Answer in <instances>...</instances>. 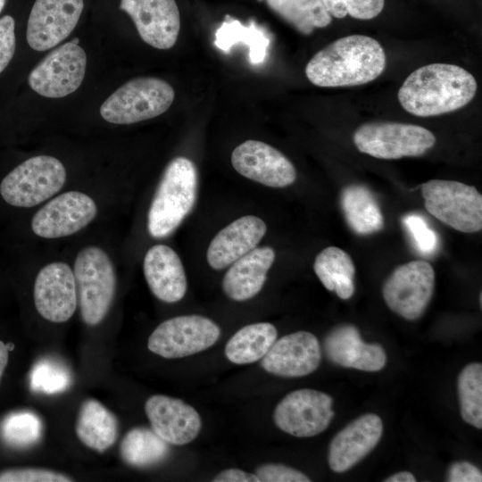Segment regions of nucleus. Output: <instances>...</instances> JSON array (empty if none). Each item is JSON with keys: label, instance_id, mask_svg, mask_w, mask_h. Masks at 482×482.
Masks as SVG:
<instances>
[{"label": "nucleus", "instance_id": "obj_27", "mask_svg": "<svg viewBox=\"0 0 482 482\" xmlns=\"http://www.w3.org/2000/svg\"><path fill=\"white\" fill-rule=\"evenodd\" d=\"M313 270L322 285L343 300L354 293L355 266L350 255L337 246L323 249L315 258Z\"/></svg>", "mask_w": 482, "mask_h": 482}, {"label": "nucleus", "instance_id": "obj_40", "mask_svg": "<svg viewBox=\"0 0 482 482\" xmlns=\"http://www.w3.org/2000/svg\"><path fill=\"white\" fill-rule=\"evenodd\" d=\"M447 481L450 482H481V471L468 461L453 462L447 473Z\"/></svg>", "mask_w": 482, "mask_h": 482}, {"label": "nucleus", "instance_id": "obj_20", "mask_svg": "<svg viewBox=\"0 0 482 482\" xmlns=\"http://www.w3.org/2000/svg\"><path fill=\"white\" fill-rule=\"evenodd\" d=\"M382 432V420L374 413L363 414L350 422L329 445L328 461L330 469L337 473L350 470L375 448Z\"/></svg>", "mask_w": 482, "mask_h": 482}, {"label": "nucleus", "instance_id": "obj_6", "mask_svg": "<svg viewBox=\"0 0 482 482\" xmlns=\"http://www.w3.org/2000/svg\"><path fill=\"white\" fill-rule=\"evenodd\" d=\"M66 177V169L57 158L37 155L22 162L2 179L0 195L10 205L33 207L60 191Z\"/></svg>", "mask_w": 482, "mask_h": 482}, {"label": "nucleus", "instance_id": "obj_28", "mask_svg": "<svg viewBox=\"0 0 482 482\" xmlns=\"http://www.w3.org/2000/svg\"><path fill=\"white\" fill-rule=\"evenodd\" d=\"M278 331L269 322L249 324L237 330L227 342L224 353L235 364H250L265 356L277 340Z\"/></svg>", "mask_w": 482, "mask_h": 482}, {"label": "nucleus", "instance_id": "obj_25", "mask_svg": "<svg viewBox=\"0 0 482 482\" xmlns=\"http://www.w3.org/2000/svg\"><path fill=\"white\" fill-rule=\"evenodd\" d=\"M116 417L100 402L86 400L79 411L75 431L86 446L103 453L110 448L118 436Z\"/></svg>", "mask_w": 482, "mask_h": 482}, {"label": "nucleus", "instance_id": "obj_41", "mask_svg": "<svg viewBox=\"0 0 482 482\" xmlns=\"http://www.w3.org/2000/svg\"><path fill=\"white\" fill-rule=\"evenodd\" d=\"M213 482H260L255 474L239 469H228L215 476Z\"/></svg>", "mask_w": 482, "mask_h": 482}, {"label": "nucleus", "instance_id": "obj_1", "mask_svg": "<svg viewBox=\"0 0 482 482\" xmlns=\"http://www.w3.org/2000/svg\"><path fill=\"white\" fill-rule=\"evenodd\" d=\"M477 89L474 76L464 68L431 63L411 72L399 88L397 96L406 112L419 117H431L467 105Z\"/></svg>", "mask_w": 482, "mask_h": 482}, {"label": "nucleus", "instance_id": "obj_12", "mask_svg": "<svg viewBox=\"0 0 482 482\" xmlns=\"http://www.w3.org/2000/svg\"><path fill=\"white\" fill-rule=\"evenodd\" d=\"M332 398L314 389H298L287 394L273 413L276 426L296 437H311L323 432L335 413Z\"/></svg>", "mask_w": 482, "mask_h": 482}, {"label": "nucleus", "instance_id": "obj_11", "mask_svg": "<svg viewBox=\"0 0 482 482\" xmlns=\"http://www.w3.org/2000/svg\"><path fill=\"white\" fill-rule=\"evenodd\" d=\"M78 38L50 52L29 73V87L48 98L64 97L81 85L86 72L87 55Z\"/></svg>", "mask_w": 482, "mask_h": 482}, {"label": "nucleus", "instance_id": "obj_24", "mask_svg": "<svg viewBox=\"0 0 482 482\" xmlns=\"http://www.w3.org/2000/svg\"><path fill=\"white\" fill-rule=\"evenodd\" d=\"M274 260V250L263 246L255 247L234 262L222 280L226 295L237 302L255 296L262 288Z\"/></svg>", "mask_w": 482, "mask_h": 482}, {"label": "nucleus", "instance_id": "obj_29", "mask_svg": "<svg viewBox=\"0 0 482 482\" xmlns=\"http://www.w3.org/2000/svg\"><path fill=\"white\" fill-rule=\"evenodd\" d=\"M169 445L153 429L134 428L120 442L122 460L137 468H146L162 461L169 453Z\"/></svg>", "mask_w": 482, "mask_h": 482}, {"label": "nucleus", "instance_id": "obj_19", "mask_svg": "<svg viewBox=\"0 0 482 482\" xmlns=\"http://www.w3.org/2000/svg\"><path fill=\"white\" fill-rule=\"evenodd\" d=\"M145 411L152 429L168 445H187L201 430L199 413L180 399L154 395L146 400Z\"/></svg>", "mask_w": 482, "mask_h": 482}, {"label": "nucleus", "instance_id": "obj_21", "mask_svg": "<svg viewBox=\"0 0 482 482\" xmlns=\"http://www.w3.org/2000/svg\"><path fill=\"white\" fill-rule=\"evenodd\" d=\"M325 353L333 363L364 371H378L386 362L384 348L362 341L358 329L350 324L334 328L324 340Z\"/></svg>", "mask_w": 482, "mask_h": 482}, {"label": "nucleus", "instance_id": "obj_33", "mask_svg": "<svg viewBox=\"0 0 482 482\" xmlns=\"http://www.w3.org/2000/svg\"><path fill=\"white\" fill-rule=\"evenodd\" d=\"M43 424L40 418L29 411H18L5 416L0 425V434L8 445L29 447L40 439Z\"/></svg>", "mask_w": 482, "mask_h": 482}, {"label": "nucleus", "instance_id": "obj_26", "mask_svg": "<svg viewBox=\"0 0 482 482\" xmlns=\"http://www.w3.org/2000/svg\"><path fill=\"white\" fill-rule=\"evenodd\" d=\"M341 208L349 227L358 235L381 230L384 216L372 192L362 185L345 187L340 195Z\"/></svg>", "mask_w": 482, "mask_h": 482}, {"label": "nucleus", "instance_id": "obj_14", "mask_svg": "<svg viewBox=\"0 0 482 482\" xmlns=\"http://www.w3.org/2000/svg\"><path fill=\"white\" fill-rule=\"evenodd\" d=\"M83 0H36L28 20L26 37L36 51L59 45L75 29Z\"/></svg>", "mask_w": 482, "mask_h": 482}, {"label": "nucleus", "instance_id": "obj_22", "mask_svg": "<svg viewBox=\"0 0 482 482\" xmlns=\"http://www.w3.org/2000/svg\"><path fill=\"white\" fill-rule=\"evenodd\" d=\"M266 230L265 222L253 215L243 216L232 221L211 241L206 253L209 265L214 270L229 266L254 249Z\"/></svg>", "mask_w": 482, "mask_h": 482}, {"label": "nucleus", "instance_id": "obj_7", "mask_svg": "<svg viewBox=\"0 0 482 482\" xmlns=\"http://www.w3.org/2000/svg\"><path fill=\"white\" fill-rule=\"evenodd\" d=\"M426 210L445 225L463 233L482 229V195L459 181L432 179L421 185Z\"/></svg>", "mask_w": 482, "mask_h": 482}, {"label": "nucleus", "instance_id": "obj_18", "mask_svg": "<svg viewBox=\"0 0 482 482\" xmlns=\"http://www.w3.org/2000/svg\"><path fill=\"white\" fill-rule=\"evenodd\" d=\"M321 360L319 340L311 332L297 331L276 340L262 358L269 373L283 378H300L315 371Z\"/></svg>", "mask_w": 482, "mask_h": 482}, {"label": "nucleus", "instance_id": "obj_13", "mask_svg": "<svg viewBox=\"0 0 482 482\" xmlns=\"http://www.w3.org/2000/svg\"><path fill=\"white\" fill-rule=\"evenodd\" d=\"M93 198L79 191H69L51 199L31 220V229L43 238H60L87 226L97 214Z\"/></svg>", "mask_w": 482, "mask_h": 482}, {"label": "nucleus", "instance_id": "obj_23", "mask_svg": "<svg viewBox=\"0 0 482 482\" xmlns=\"http://www.w3.org/2000/svg\"><path fill=\"white\" fill-rule=\"evenodd\" d=\"M143 270L150 290L159 300L176 303L184 297L187 278L180 258L172 248L162 244L149 248Z\"/></svg>", "mask_w": 482, "mask_h": 482}, {"label": "nucleus", "instance_id": "obj_17", "mask_svg": "<svg viewBox=\"0 0 482 482\" xmlns=\"http://www.w3.org/2000/svg\"><path fill=\"white\" fill-rule=\"evenodd\" d=\"M120 9L131 18L147 45L166 50L176 44L180 15L175 0H120Z\"/></svg>", "mask_w": 482, "mask_h": 482}, {"label": "nucleus", "instance_id": "obj_15", "mask_svg": "<svg viewBox=\"0 0 482 482\" xmlns=\"http://www.w3.org/2000/svg\"><path fill=\"white\" fill-rule=\"evenodd\" d=\"M33 296L36 309L45 320L55 323L69 320L78 305L71 268L62 262L44 266L36 277Z\"/></svg>", "mask_w": 482, "mask_h": 482}, {"label": "nucleus", "instance_id": "obj_16", "mask_svg": "<svg viewBox=\"0 0 482 482\" xmlns=\"http://www.w3.org/2000/svg\"><path fill=\"white\" fill-rule=\"evenodd\" d=\"M231 163L242 176L271 187H286L296 179L294 164L275 147L246 140L232 152Z\"/></svg>", "mask_w": 482, "mask_h": 482}, {"label": "nucleus", "instance_id": "obj_44", "mask_svg": "<svg viewBox=\"0 0 482 482\" xmlns=\"http://www.w3.org/2000/svg\"><path fill=\"white\" fill-rule=\"evenodd\" d=\"M384 481L386 482H415L416 478L411 472L402 471V472H398L388 477Z\"/></svg>", "mask_w": 482, "mask_h": 482}, {"label": "nucleus", "instance_id": "obj_10", "mask_svg": "<svg viewBox=\"0 0 482 482\" xmlns=\"http://www.w3.org/2000/svg\"><path fill=\"white\" fill-rule=\"evenodd\" d=\"M435 289V271L423 260L396 267L386 279L382 295L386 305L399 316L414 320L427 309Z\"/></svg>", "mask_w": 482, "mask_h": 482}, {"label": "nucleus", "instance_id": "obj_4", "mask_svg": "<svg viewBox=\"0 0 482 482\" xmlns=\"http://www.w3.org/2000/svg\"><path fill=\"white\" fill-rule=\"evenodd\" d=\"M73 274L82 320L96 326L106 316L114 297L116 275L112 262L101 247L86 246L76 256Z\"/></svg>", "mask_w": 482, "mask_h": 482}, {"label": "nucleus", "instance_id": "obj_45", "mask_svg": "<svg viewBox=\"0 0 482 482\" xmlns=\"http://www.w3.org/2000/svg\"><path fill=\"white\" fill-rule=\"evenodd\" d=\"M5 1H6V0H0V12H2V10H3L4 7Z\"/></svg>", "mask_w": 482, "mask_h": 482}, {"label": "nucleus", "instance_id": "obj_42", "mask_svg": "<svg viewBox=\"0 0 482 482\" xmlns=\"http://www.w3.org/2000/svg\"><path fill=\"white\" fill-rule=\"evenodd\" d=\"M328 14L338 19L347 15L346 0H321Z\"/></svg>", "mask_w": 482, "mask_h": 482}, {"label": "nucleus", "instance_id": "obj_3", "mask_svg": "<svg viewBox=\"0 0 482 482\" xmlns=\"http://www.w3.org/2000/svg\"><path fill=\"white\" fill-rule=\"evenodd\" d=\"M197 170L187 157L173 158L164 169L147 215V229L155 238L171 234L191 212L197 194Z\"/></svg>", "mask_w": 482, "mask_h": 482}, {"label": "nucleus", "instance_id": "obj_9", "mask_svg": "<svg viewBox=\"0 0 482 482\" xmlns=\"http://www.w3.org/2000/svg\"><path fill=\"white\" fill-rule=\"evenodd\" d=\"M220 336L219 326L200 315H181L162 322L147 341L150 352L178 359L203 352L212 346Z\"/></svg>", "mask_w": 482, "mask_h": 482}, {"label": "nucleus", "instance_id": "obj_5", "mask_svg": "<svg viewBox=\"0 0 482 482\" xmlns=\"http://www.w3.org/2000/svg\"><path fill=\"white\" fill-rule=\"evenodd\" d=\"M174 97L175 91L167 81L155 77H137L108 96L100 107V114L112 124L137 123L164 113Z\"/></svg>", "mask_w": 482, "mask_h": 482}, {"label": "nucleus", "instance_id": "obj_31", "mask_svg": "<svg viewBox=\"0 0 482 482\" xmlns=\"http://www.w3.org/2000/svg\"><path fill=\"white\" fill-rule=\"evenodd\" d=\"M265 1L276 14L303 35H310L315 29L325 28L332 21L321 0Z\"/></svg>", "mask_w": 482, "mask_h": 482}, {"label": "nucleus", "instance_id": "obj_38", "mask_svg": "<svg viewBox=\"0 0 482 482\" xmlns=\"http://www.w3.org/2000/svg\"><path fill=\"white\" fill-rule=\"evenodd\" d=\"M15 21L10 15L0 19V73L13 57L16 47Z\"/></svg>", "mask_w": 482, "mask_h": 482}, {"label": "nucleus", "instance_id": "obj_37", "mask_svg": "<svg viewBox=\"0 0 482 482\" xmlns=\"http://www.w3.org/2000/svg\"><path fill=\"white\" fill-rule=\"evenodd\" d=\"M260 482H310L311 479L298 470L284 464L266 463L256 469Z\"/></svg>", "mask_w": 482, "mask_h": 482}, {"label": "nucleus", "instance_id": "obj_32", "mask_svg": "<svg viewBox=\"0 0 482 482\" xmlns=\"http://www.w3.org/2000/svg\"><path fill=\"white\" fill-rule=\"evenodd\" d=\"M458 393L462 420L477 428H482V365L468 364L458 377Z\"/></svg>", "mask_w": 482, "mask_h": 482}, {"label": "nucleus", "instance_id": "obj_2", "mask_svg": "<svg viewBox=\"0 0 482 482\" xmlns=\"http://www.w3.org/2000/svg\"><path fill=\"white\" fill-rule=\"evenodd\" d=\"M386 62L384 49L376 39L351 35L317 52L308 62L305 75L318 87L358 86L379 77Z\"/></svg>", "mask_w": 482, "mask_h": 482}, {"label": "nucleus", "instance_id": "obj_30", "mask_svg": "<svg viewBox=\"0 0 482 482\" xmlns=\"http://www.w3.org/2000/svg\"><path fill=\"white\" fill-rule=\"evenodd\" d=\"M238 43L249 47V60L256 64L265 59L270 37L267 32L255 22L245 26L239 21L226 16V20L216 30L214 45L219 49L228 52Z\"/></svg>", "mask_w": 482, "mask_h": 482}, {"label": "nucleus", "instance_id": "obj_36", "mask_svg": "<svg viewBox=\"0 0 482 482\" xmlns=\"http://www.w3.org/2000/svg\"><path fill=\"white\" fill-rule=\"evenodd\" d=\"M72 479L65 474L46 469L18 468L0 472V482H67Z\"/></svg>", "mask_w": 482, "mask_h": 482}, {"label": "nucleus", "instance_id": "obj_35", "mask_svg": "<svg viewBox=\"0 0 482 482\" xmlns=\"http://www.w3.org/2000/svg\"><path fill=\"white\" fill-rule=\"evenodd\" d=\"M403 221L415 247L420 253L430 254L436 251L438 244L436 233L428 225L422 216L410 213L404 216Z\"/></svg>", "mask_w": 482, "mask_h": 482}, {"label": "nucleus", "instance_id": "obj_43", "mask_svg": "<svg viewBox=\"0 0 482 482\" xmlns=\"http://www.w3.org/2000/svg\"><path fill=\"white\" fill-rule=\"evenodd\" d=\"M13 347L12 344H4L0 340V381L8 363L9 351H12Z\"/></svg>", "mask_w": 482, "mask_h": 482}, {"label": "nucleus", "instance_id": "obj_8", "mask_svg": "<svg viewBox=\"0 0 482 482\" xmlns=\"http://www.w3.org/2000/svg\"><path fill=\"white\" fill-rule=\"evenodd\" d=\"M356 148L378 159H400L425 154L436 144L428 129L414 124L373 121L361 125L353 134Z\"/></svg>", "mask_w": 482, "mask_h": 482}, {"label": "nucleus", "instance_id": "obj_34", "mask_svg": "<svg viewBox=\"0 0 482 482\" xmlns=\"http://www.w3.org/2000/svg\"><path fill=\"white\" fill-rule=\"evenodd\" d=\"M71 383L69 370L61 362L49 358L39 360L29 376L31 390L47 395L65 391Z\"/></svg>", "mask_w": 482, "mask_h": 482}, {"label": "nucleus", "instance_id": "obj_39", "mask_svg": "<svg viewBox=\"0 0 482 482\" xmlns=\"http://www.w3.org/2000/svg\"><path fill=\"white\" fill-rule=\"evenodd\" d=\"M385 0H346L347 14L354 19L370 20L383 10Z\"/></svg>", "mask_w": 482, "mask_h": 482}]
</instances>
